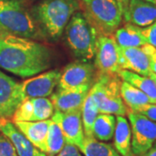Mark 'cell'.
I'll list each match as a JSON object with an SVG mask.
<instances>
[{
    "label": "cell",
    "instance_id": "6da1fadb",
    "mask_svg": "<svg viewBox=\"0 0 156 156\" xmlns=\"http://www.w3.org/2000/svg\"><path fill=\"white\" fill-rule=\"evenodd\" d=\"M51 52L32 39L0 34V68L19 77L43 73L50 67Z\"/></svg>",
    "mask_w": 156,
    "mask_h": 156
},
{
    "label": "cell",
    "instance_id": "7a4b0ae2",
    "mask_svg": "<svg viewBox=\"0 0 156 156\" xmlns=\"http://www.w3.org/2000/svg\"><path fill=\"white\" fill-rule=\"evenodd\" d=\"M79 8L77 0H40L32 15L42 32L50 38L58 39Z\"/></svg>",
    "mask_w": 156,
    "mask_h": 156
},
{
    "label": "cell",
    "instance_id": "3957f363",
    "mask_svg": "<svg viewBox=\"0 0 156 156\" xmlns=\"http://www.w3.org/2000/svg\"><path fill=\"white\" fill-rule=\"evenodd\" d=\"M41 33L25 0H0V34L36 39Z\"/></svg>",
    "mask_w": 156,
    "mask_h": 156
},
{
    "label": "cell",
    "instance_id": "277c9868",
    "mask_svg": "<svg viewBox=\"0 0 156 156\" xmlns=\"http://www.w3.org/2000/svg\"><path fill=\"white\" fill-rule=\"evenodd\" d=\"M64 30L66 42L75 56L84 61L95 57L99 34L83 11L73 14Z\"/></svg>",
    "mask_w": 156,
    "mask_h": 156
},
{
    "label": "cell",
    "instance_id": "5b68a950",
    "mask_svg": "<svg viewBox=\"0 0 156 156\" xmlns=\"http://www.w3.org/2000/svg\"><path fill=\"white\" fill-rule=\"evenodd\" d=\"M95 80L89 94L95 101L99 113L126 115L128 107L121 96L122 81L118 74H98Z\"/></svg>",
    "mask_w": 156,
    "mask_h": 156
},
{
    "label": "cell",
    "instance_id": "8992f818",
    "mask_svg": "<svg viewBox=\"0 0 156 156\" xmlns=\"http://www.w3.org/2000/svg\"><path fill=\"white\" fill-rule=\"evenodd\" d=\"M83 14L99 35H114L123 15L117 0H82Z\"/></svg>",
    "mask_w": 156,
    "mask_h": 156
},
{
    "label": "cell",
    "instance_id": "52a82bcc",
    "mask_svg": "<svg viewBox=\"0 0 156 156\" xmlns=\"http://www.w3.org/2000/svg\"><path fill=\"white\" fill-rule=\"evenodd\" d=\"M127 115L132 134V151L134 156L142 155L156 141V122L128 108Z\"/></svg>",
    "mask_w": 156,
    "mask_h": 156
},
{
    "label": "cell",
    "instance_id": "ba28073f",
    "mask_svg": "<svg viewBox=\"0 0 156 156\" xmlns=\"http://www.w3.org/2000/svg\"><path fill=\"white\" fill-rule=\"evenodd\" d=\"M95 67L98 74H118L120 67V47L114 35H99L95 54Z\"/></svg>",
    "mask_w": 156,
    "mask_h": 156
},
{
    "label": "cell",
    "instance_id": "9c48e42d",
    "mask_svg": "<svg viewBox=\"0 0 156 156\" xmlns=\"http://www.w3.org/2000/svg\"><path fill=\"white\" fill-rule=\"evenodd\" d=\"M95 65L89 61L79 60L68 64L62 71L58 89L78 88L85 85H93L95 78Z\"/></svg>",
    "mask_w": 156,
    "mask_h": 156
},
{
    "label": "cell",
    "instance_id": "30bf717a",
    "mask_svg": "<svg viewBox=\"0 0 156 156\" xmlns=\"http://www.w3.org/2000/svg\"><path fill=\"white\" fill-rule=\"evenodd\" d=\"M60 69H51L40 73L20 83L24 100L30 98L48 97L53 94L61 77Z\"/></svg>",
    "mask_w": 156,
    "mask_h": 156
},
{
    "label": "cell",
    "instance_id": "8fae6325",
    "mask_svg": "<svg viewBox=\"0 0 156 156\" xmlns=\"http://www.w3.org/2000/svg\"><path fill=\"white\" fill-rule=\"evenodd\" d=\"M23 101L20 83L0 70V119L13 116Z\"/></svg>",
    "mask_w": 156,
    "mask_h": 156
},
{
    "label": "cell",
    "instance_id": "7c38bea8",
    "mask_svg": "<svg viewBox=\"0 0 156 156\" xmlns=\"http://www.w3.org/2000/svg\"><path fill=\"white\" fill-rule=\"evenodd\" d=\"M51 120L56 122L61 128L66 143L79 147L83 141L85 134L82 122L81 109L68 112L55 110Z\"/></svg>",
    "mask_w": 156,
    "mask_h": 156
},
{
    "label": "cell",
    "instance_id": "4fadbf2b",
    "mask_svg": "<svg viewBox=\"0 0 156 156\" xmlns=\"http://www.w3.org/2000/svg\"><path fill=\"white\" fill-rule=\"evenodd\" d=\"M54 111L53 103L49 98H30L25 99L17 108L12 120L13 122L44 121L50 119Z\"/></svg>",
    "mask_w": 156,
    "mask_h": 156
},
{
    "label": "cell",
    "instance_id": "5bb4252c",
    "mask_svg": "<svg viewBox=\"0 0 156 156\" xmlns=\"http://www.w3.org/2000/svg\"><path fill=\"white\" fill-rule=\"evenodd\" d=\"M91 87L92 85H85L73 89H57L50 97L54 109L60 112L81 109Z\"/></svg>",
    "mask_w": 156,
    "mask_h": 156
},
{
    "label": "cell",
    "instance_id": "9a60e30c",
    "mask_svg": "<svg viewBox=\"0 0 156 156\" xmlns=\"http://www.w3.org/2000/svg\"><path fill=\"white\" fill-rule=\"evenodd\" d=\"M120 47V46H119ZM120 67L143 76H149L151 73L150 56L143 47H120Z\"/></svg>",
    "mask_w": 156,
    "mask_h": 156
},
{
    "label": "cell",
    "instance_id": "2e32d148",
    "mask_svg": "<svg viewBox=\"0 0 156 156\" xmlns=\"http://www.w3.org/2000/svg\"><path fill=\"white\" fill-rule=\"evenodd\" d=\"M123 18L135 26L147 27L156 21V5L146 0H129Z\"/></svg>",
    "mask_w": 156,
    "mask_h": 156
},
{
    "label": "cell",
    "instance_id": "e0dca14e",
    "mask_svg": "<svg viewBox=\"0 0 156 156\" xmlns=\"http://www.w3.org/2000/svg\"><path fill=\"white\" fill-rule=\"evenodd\" d=\"M0 132L8 137L12 142L18 156H47L44 152L35 147L16 128L14 123L5 120L0 126Z\"/></svg>",
    "mask_w": 156,
    "mask_h": 156
},
{
    "label": "cell",
    "instance_id": "ac0fdd59",
    "mask_svg": "<svg viewBox=\"0 0 156 156\" xmlns=\"http://www.w3.org/2000/svg\"><path fill=\"white\" fill-rule=\"evenodd\" d=\"M50 120L37 122H14L16 128L39 150L46 152V137Z\"/></svg>",
    "mask_w": 156,
    "mask_h": 156
},
{
    "label": "cell",
    "instance_id": "d6986e66",
    "mask_svg": "<svg viewBox=\"0 0 156 156\" xmlns=\"http://www.w3.org/2000/svg\"><path fill=\"white\" fill-rule=\"evenodd\" d=\"M114 147L122 156H134L132 151V134L129 122L118 115L114 133Z\"/></svg>",
    "mask_w": 156,
    "mask_h": 156
},
{
    "label": "cell",
    "instance_id": "ffe728a7",
    "mask_svg": "<svg viewBox=\"0 0 156 156\" xmlns=\"http://www.w3.org/2000/svg\"><path fill=\"white\" fill-rule=\"evenodd\" d=\"M117 44L122 48L141 47L147 44V41L140 32V27L127 23L119 27L114 33Z\"/></svg>",
    "mask_w": 156,
    "mask_h": 156
},
{
    "label": "cell",
    "instance_id": "44dd1931",
    "mask_svg": "<svg viewBox=\"0 0 156 156\" xmlns=\"http://www.w3.org/2000/svg\"><path fill=\"white\" fill-rule=\"evenodd\" d=\"M118 76L122 81L132 84L143 92L149 98L151 103L156 104V85L150 77L143 76L126 69H121Z\"/></svg>",
    "mask_w": 156,
    "mask_h": 156
},
{
    "label": "cell",
    "instance_id": "7402d4cb",
    "mask_svg": "<svg viewBox=\"0 0 156 156\" xmlns=\"http://www.w3.org/2000/svg\"><path fill=\"white\" fill-rule=\"evenodd\" d=\"M116 118L114 115L98 114L93 125V137L101 141H108L113 138Z\"/></svg>",
    "mask_w": 156,
    "mask_h": 156
},
{
    "label": "cell",
    "instance_id": "603a6c76",
    "mask_svg": "<svg viewBox=\"0 0 156 156\" xmlns=\"http://www.w3.org/2000/svg\"><path fill=\"white\" fill-rule=\"evenodd\" d=\"M79 150L85 156H122L114 146L96 140L94 137H84Z\"/></svg>",
    "mask_w": 156,
    "mask_h": 156
},
{
    "label": "cell",
    "instance_id": "cb8c5ba5",
    "mask_svg": "<svg viewBox=\"0 0 156 156\" xmlns=\"http://www.w3.org/2000/svg\"><path fill=\"white\" fill-rule=\"evenodd\" d=\"M121 96L128 109L133 111L140 107L151 103L149 98L143 92L124 81L121 84Z\"/></svg>",
    "mask_w": 156,
    "mask_h": 156
},
{
    "label": "cell",
    "instance_id": "d4e9b609",
    "mask_svg": "<svg viewBox=\"0 0 156 156\" xmlns=\"http://www.w3.org/2000/svg\"><path fill=\"white\" fill-rule=\"evenodd\" d=\"M66 143L63 134L59 125L50 119L46 137V152L47 156H56L62 149Z\"/></svg>",
    "mask_w": 156,
    "mask_h": 156
},
{
    "label": "cell",
    "instance_id": "484cf974",
    "mask_svg": "<svg viewBox=\"0 0 156 156\" xmlns=\"http://www.w3.org/2000/svg\"><path fill=\"white\" fill-rule=\"evenodd\" d=\"M81 113L84 134L88 137H93V125L95 122V118L99 114V111L95 101L89 93L81 108Z\"/></svg>",
    "mask_w": 156,
    "mask_h": 156
},
{
    "label": "cell",
    "instance_id": "4316f807",
    "mask_svg": "<svg viewBox=\"0 0 156 156\" xmlns=\"http://www.w3.org/2000/svg\"><path fill=\"white\" fill-rule=\"evenodd\" d=\"M0 156H18L14 146L8 137L0 132Z\"/></svg>",
    "mask_w": 156,
    "mask_h": 156
},
{
    "label": "cell",
    "instance_id": "83f0119b",
    "mask_svg": "<svg viewBox=\"0 0 156 156\" xmlns=\"http://www.w3.org/2000/svg\"><path fill=\"white\" fill-rule=\"evenodd\" d=\"M140 32L145 37L147 43L156 48V21L147 27L140 28Z\"/></svg>",
    "mask_w": 156,
    "mask_h": 156
},
{
    "label": "cell",
    "instance_id": "f1b7e54d",
    "mask_svg": "<svg viewBox=\"0 0 156 156\" xmlns=\"http://www.w3.org/2000/svg\"><path fill=\"white\" fill-rule=\"evenodd\" d=\"M134 112L140 113L143 115H145L147 118H148L149 120L155 122H156V104L154 103H148L143 106L138 108Z\"/></svg>",
    "mask_w": 156,
    "mask_h": 156
},
{
    "label": "cell",
    "instance_id": "f546056e",
    "mask_svg": "<svg viewBox=\"0 0 156 156\" xmlns=\"http://www.w3.org/2000/svg\"><path fill=\"white\" fill-rule=\"evenodd\" d=\"M56 156H83L76 146L65 143L64 147Z\"/></svg>",
    "mask_w": 156,
    "mask_h": 156
},
{
    "label": "cell",
    "instance_id": "4dcf8cb0",
    "mask_svg": "<svg viewBox=\"0 0 156 156\" xmlns=\"http://www.w3.org/2000/svg\"><path fill=\"white\" fill-rule=\"evenodd\" d=\"M151 72L156 74V50L150 58Z\"/></svg>",
    "mask_w": 156,
    "mask_h": 156
},
{
    "label": "cell",
    "instance_id": "1f68e13d",
    "mask_svg": "<svg viewBox=\"0 0 156 156\" xmlns=\"http://www.w3.org/2000/svg\"><path fill=\"white\" fill-rule=\"evenodd\" d=\"M140 156H156V141L148 150Z\"/></svg>",
    "mask_w": 156,
    "mask_h": 156
},
{
    "label": "cell",
    "instance_id": "d6a6232c",
    "mask_svg": "<svg viewBox=\"0 0 156 156\" xmlns=\"http://www.w3.org/2000/svg\"><path fill=\"white\" fill-rule=\"evenodd\" d=\"M117 2L119 3V5H120L121 8H122V15H123V12H124L125 10H126V8H127V6H128V2H129V0H117Z\"/></svg>",
    "mask_w": 156,
    "mask_h": 156
},
{
    "label": "cell",
    "instance_id": "836d02e7",
    "mask_svg": "<svg viewBox=\"0 0 156 156\" xmlns=\"http://www.w3.org/2000/svg\"><path fill=\"white\" fill-rule=\"evenodd\" d=\"M148 77H150L152 80H153V82L155 83L156 85V74H154V73H150V75H149V76Z\"/></svg>",
    "mask_w": 156,
    "mask_h": 156
},
{
    "label": "cell",
    "instance_id": "e575fe53",
    "mask_svg": "<svg viewBox=\"0 0 156 156\" xmlns=\"http://www.w3.org/2000/svg\"><path fill=\"white\" fill-rule=\"evenodd\" d=\"M146 1L150 2V3H153V4H155V2H156V0H146Z\"/></svg>",
    "mask_w": 156,
    "mask_h": 156
},
{
    "label": "cell",
    "instance_id": "d590c367",
    "mask_svg": "<svg viewBox=\"0 0 156 156\" xmlns=\"http://www.w3.org/2000/svg\"><path fill=\"white\" fill-rule=\"evenodd\" d=\"M5 121V120H4V119H0V126H1V124L4 122Z\"/></svg>",
    "mask_w": 156,
    "mask_h": 156
},
{
    "label": "cell",
    "instance_id": "8d00e7d4",
    "mask_svg": "<svg viewBox=\"0 0 156 156\" xmlns=\"http://www.w3.org/2000/svg\"><path fill=\"white\" fill-rule=\"evenodd\" d=\"M154 5H156V2H155V4H154Z\"/></svg>",
    "mask_w": 156,
    "mask_h": 156
}]
</instances>
